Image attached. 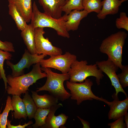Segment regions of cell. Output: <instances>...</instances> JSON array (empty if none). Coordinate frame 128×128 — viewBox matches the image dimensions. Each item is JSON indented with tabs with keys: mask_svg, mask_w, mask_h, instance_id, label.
Instances as JSON below:
<instances>
[{
	"mask_svg": "<svg viewBox=\"0 0 128 128\" xmlns=\"http://www.w3.org/2000/svg\"><path fill=\"white\" fill-rule=\"evenodd\" d=\"M8 7L9 14L14 21L18 29L22 31L27 25V23L14 5L9 3Z\"/></svg>",
	"mask_w": 128,
	"mask_h": 128,
	"instance_id": "obj_20",
	"label": "cell"
},
{
	"mask_svg": "<svg viewBox=\"0 0 128 128\" xmlns=\"http://www.w3.org/2000/svg\"><path fill=\"white\" fill-rule=\"evenodd\" d=\"M77 60V56L69 52L63 55L50 56L40 62L42 67L52 68L61 71L63 73H68L72 64Z\"/></svg>",
	"mask_w": 128,
	"mask_h": 128,
	"instance_id": "obj_7",
	"label": "cell"
},
{
	"mask_svg": "<svg viewBox=\"0 0 128 128\" xmlns=\"http://www.w3.org/2000/svg\"><path fill=\"white\" fill-rule=\"evenodd\" d=\"M127 0H104L102 1V7L97 17L103 19L109 14L114 15L118 13L119 7L122 3Z\"/></svg>",
	"mask_w": 128,
	"mask_h": 128,
	"instance_id": "obj_15",
	"label": "cell"
},
{
	"mask_svg": "<svg viewBox=\"0 0 128 128\" xmlns=\"http://www.w3.org/2000/svg\"><path fill=\"white\" fill-rule=\"evenodd\" d=\"M77 117L79 119L82 124L83 128H90V125L89 122L81 118L79 116H77Z\"/></svg>",
	"mask_w": 128,
	"mask_h": 128,
	"instance_id": "obj_32",
	"label": "cell"
},
{
	"mask_svg": "<svg viewBox=\"0 0 128 128\" xmlns=\"http://www.w3.org/2000/svg\"><path fill=\"white\" fill-rule=\"evenodd\" d=\"M44 28L37 27L34 29L35 47L37 54H43L50 56L61 55L62 49L54 46L49 41V39L44 36L45 33Z\"/></svg>",
	"mask_w": 128,
	"mask_h": 128,
	"instance_id": "obj_8",
	"label": "cell"
},
{
	"mask_svg": "<svg viewBox=\"0 0 128 128\" xmlns=\"http://www.w3.org/2000/svg\"><path fill=\"white\" fill-rule=\"evenodd\" d=\"M87 64L86 60L79 61L76 60L74 61L71 65L68 73L69 76V81L81 83L87 77L93 76L96 78V84L99 85L100 80L104 76L103 72L98 69L96 64L89 65Z\"/></svg>",
	"mask_w": 128,
	"mask_h": 128,
	"instance_id": "obj_5",
	"label": "cell"
},
{
	"mask_svg": "<svg viewBox=\"0 0 128 128\" xmlns=\"http://www.w3.org/2000/svg\"><path fill=\"white\" fill-rule=\"evenodd\" d=\"M113 100L110 102V109L108 114L109 120H116L124 116L128 109V97L123 101L119 100L118 96L114 94L112 96Z\"/></svg>",
	"mask_w": 128,
	"mask_h": 128,
	"instance_id": "obj_11",
	"label": "cell"
},
{
	"mask_svg": "<svg viewBox=\"0 0 128 128\" xmlns=\"http://www.w3.org/2000/svg\"><path fill=\"white\" fill-rule=\"evenodd\" d=\"M122 72L117 74L119 82L123 88L128 86V65H123Z\"/></svg>",
	"mask_w": 128,
	"mask_h": 128,
	"instance_id": "obj_28",
	"label": "cell"
},
{
	"mask_svg": "<svg viewBox=\"0 0 128 128\" xmlns=\"http://www.w3.org/2000/svg\"><path fill=\"white\" fill-rule=\"evenodd\" d=\"M46 56L37 54H32L25 49L22 58L17 63L14 64L9 60H7L6 63L12 70L11 75L16 77L24 74V69L29 68L32 65L40 62Z\"/></svg>",
	"mask_w": 128,
	"mask_h": 128,
	"instance_id": "obj_9",
	"label": "cell"
},
{
	"mask_svg": "<svg viewBox=\"0 0 128 128\" xmlns=\"http://www.w3.org/2000/svg\"><path fill=\"white\" fill-rule=\"evenodd\" d=\"M21 36L27 50L32 54H37L35 42L34 29L30 24L21 31Z\"/></svg>",
	"mask_w": 128,
	"mask_h": 128,
	"instance_id": "obj_18",
	"label": "cell"
},
{
	"mask_svg": "<svg viewBox=\"0 0 128 128\" xmlns=\"http://www.w3.org/2000/svg\"><path fill=\"white\" fill-rule=\"evenodd\" d=\"M12 57L11 54L9 52L0 49V78L4 80L5 89L7 87V82L5 71L4 68V64L5 60H10Z\"/></svg>",
	"mask_w": 128,
	"mask_h": 128,
	"instance_id": "obj_24",
	"label": "cell"
},
{
	"mask_svg": "<svg viewBox=\"0 0 128 128\" xmlns=\"http://www.w3.org/2000/svg\"><path fill=\"white\" fill-rule=\"evenodd\" d=\"M63 0L66 1L68 0Z\"/></svg>",
	"mask_w": 128,
	"mask_h": 128,
	"instance_id": "obj_34",
	"label": "cell"
},
{
	"mask_svg": "<svg viewBox=\"0 0 128 128\" xmlns=\"http://www.w3.org/2000/svg\"><path fill=\"white\" fill-rule=\"evenodd\" d=\"M124 116L121 117L114 122L109 123L108 125L110 128H125L126 126L124 122Z\"/></svg>",
	"mask_w": 128,
	"mask_h": 128,
	"instance_id": "obj_30",
	"label": "cell"
},
{
	"mask_svg": "<svg viewBox=\"0 0 128 128\" xmlns=\"http://www.w3.org/2000/svg\"><path fill=\"white\" fill-rule=\"evenodd\" d=\"M84 10L88 14L94 12L98 14L102 7L101 0H82Z\"/></svg>",
	"mask_w": 128,
	"mask_h": 128,
	"instance_id": "obj_23",
	"label": "cell"
},
{
	"mask_svg": "<svg viewBox=\"0 0 128 128\" xmlns=\"http://www.w3.org/2000/svg\"><path fill=\"white\" fill-rule=\"evenodd\" d=\"M115 25L118 29L123 28L128 31V17L126 13H120L119 17L116 20Z\"/></svg>",
	"mask_w": 128,
	"mask_h": 128,
	"instance_id": "obj_27",
	"label": "cell"
},
{
	"mask_svg": "<svg viewBox=\"0 0 128 128\" xmlns=\"http://www.w3.org/2000/svg\"><path fill=\"white\" fill-rule=\"evenodd\" d=\"M14 110L12 105L11 99L9 96H7L6 105L3 112L0 114V128H6V123L7 117L9 111Z\"/></svg>",
	"mask_w": 128,
	"mask_h": 128,
	"instance_id": "obj_26",
	"label": "cell"
},
{
	"mask_svg": "<svg viewBox=\"0 0 128 128\" xmlns=\"http://www.w3.org/2000/svg\"><path fill=\"white\" fill-rule=\"evenodd\" d=\"M32 97L38 108H50L58 103V100L50 95H38L37 92L31 91Z\"/></svg>",
	"mask_w": 128,
	"mask_h": 128,
	"instance_id": "obj_17",
	"label": "cell"
},
{
	"mask_svg": "<svg viewBox=\"0 0 128 128\" xmlns=\"http://www.w3.org/2000/svg\"><path fill=\"white\" fill-rule=\"evenodd\" d=\"M32 7V13L30 24L34 29L37 27H49L55 30L59 36L68 38L70 37L65 27L66 14L59 18H55L41 12L35 1Z\"/></svg>",
	"mask_w": 128,
	"mask_h": 128,
	"instance_id": "obj_4",
	"label": "cell"
},
{
	"mask_svg": "<svg viewBox=\"0 0 128 128\" xmlns=\"http://www.w3.org/2000/svg\"><path fill=\"white\" fill-rule=\"evenodd\" d=\"M88 13L86 10H74L68 14H66V20L65 22V27L68 32L77 30L81 21L87 17Z\"/></svg>",
	"mask_w": 128,
	"mask_h": 128,
	"instance_id": "obj_14",
	"label": "cell"
},
{
	"mask_svg": "<svg viewBox=\"0 0 128 128\" xmlns=\"http://www.w3.org/2000/svg\"><path fill=\"white\" fill-rule=\"evenodd\" d=\"M41 69L46 74L47 79L44 85L37 88L36 92L48 91L50 95L62 101L71 97L70 93L66 90L64 85L65 81L69 79L68 73L59 74L53 72L49 68L41 67Z\"/></svg>",
	"mask_w": 128,
	"mask_h": 128,
	"instance_id": "obj_2",
	"label": "cell"
},
{
	"mask_svg": "<svg viewBox=\"0 0 128 128\" xmlns=\"http://www.w3.org/2000/svg\"><path fill=\"white\" fill-rule=\"evenodd\" d=\"M23 100L25 105L27 117L29 119L33 118L38 108L28 91L25 93Z\"/></svg>",
	"mask_w": 128,
	"mask_h": 128,
	"instance_id": "obj_22",
	"label": "cell"
},
{
	"mask_svg": "<svg viewBox=\"0 0 128 128\" xmlns=\"http://www.w3.org/2000/svg\"><path fill=\"white\" fill-rule=\"evenodd\" d=\"M44 13L54 18H59L62 16V7L66 1L63 0H38Z\"/></svg>",
	"mask_w": 128,
	"mask_h": 128,
	"instance_id": "obj_13",
	"label": "cell"
},
{
	"mask_svg": "<svg viewBox=\"0 0 128 128\" xmlns=\"http://www.w3.org/2000/svg\"><path fill=\"white\" fill-rule=\"evenodd\" d=\"M127 34L124 31H119L104 39L99 47L100 51L106 54L108 59L121 70L123 49Z\"/></svg>",
	"mask_w": 128,
	"mask_h": 128,
	"instance_id": "obj_3",
	"label": "cell"
},
{
	"mask_svg": "<svg viewBox=\"0 0 128 128\" xmlns=\"http://www.w3.org/2000/svg\"><path fill=\"white\" fill-rule=\"evenodd\" d=\"M11 121L9 119L7 120L6 125L7 128H25L26 127L33 123V122L32 121H29L27 123H25L24 125H21L20 124L18 125H14L11 124Z\"/></svg>",
	"mask_w": 128,
	"mask_h": 128,
	"instance_id": "obj_31",
	"label": "cell"
},
{
	"mask_svg": "<svg viewBox=\"0 0 128 128\" xmlns=\"http://www.w3.org/2000/svg\"><path fill=\"white\" fill-rule=\"evenodd\" d=\"M84 8L82 5V0H69L62 7V11L65 14H68L72 10H82Z\"/></svg>",
	"mask_w": 128,
	"mask_h": 128,
	"instance_id": "obj_25",
	"label": "cell"
},
{
	"mask_svg": "<svg viewBox=\"0 0 128 128\" xmlns=\"http://www.w3.org/2000/svg\"><path fill=\"white\" fill-rule=\"evenodd\" d=\"M11 102L14 111L13 113L14 118L16 119L23 118L26 120L27 115L25 105L20 96L12 95Z\"/></svg>",
	"mask_w": 128,
	"mask_h": 128,
	"instance_id": "obj_19",
	"label": "cell"
},
{
	"mask_svg": "<svg viewBox=\"0 0 128 128\" xmlns=\"http://www.w3.org/2000/svg\"><path fill=\"white\" fill-rule=\"evenodd\" d=\"M2 27L0 25V31ZM0 49L4 51L14 52L15 50L13 43L10 42L5 41L3 42L0 40Z\"/></svg>",
	"mask_w": 128,
	"mask_h": 128,
	"instance_id": "obj_29",
	"label": "cell"
},
{
	"mask_svg": "<svg viewBox=\"0 0 128 128\" xmlns=\"http://www.w3.org/2000/svg\"><path fill=\"white\" fill-rule=\"evenodd\" d=\"M66 84L67 88L70 91L71 99L76 100L78 105L83 101H92L93 99L103 101L109 106V105L110 102L94 94L91 89L93 83L90 79L87 78L84 82L79 83L67 81Z\"/></svg>",
	"mask_w": 128,
	"mask_h": 128,
	"instance_id": "obj_6",
	"label": "cell"
},
{
	"mask_svg": "<svg viewBox=\"0 0 128 128\" xmlns=\"http://www.w3.org/2000/svg\"><path fill=\"white\" fill-rule=\"evenodd\" d=\"M99 69L105 73L110 78L112 85L114 88L115 93H114L116 96L119 92L123 93L127 97V95L121 86L116 72L119 68L112 61L109 59L106 60L97 61L96 62Z\"/></svg>",
	"mask_w": 128,
	"mask_h": 128,
	"instance_id": "obj_10",
	"label": "cell"
},
{
	"mask_svg": "<svg viewBox=\"0 0 128 128\" xmlns=\"http://www.w3.org/2000/svg\"></svg>",
	"mask_w": 128,
	"mask_h": 128,
	"instance_id": "obj_35",
	"label": "cell"
},
{
	"mask_svg": "<svg viewBox=\"0 0 128 128\" xmlns=\"http://www.w3.org/2000/svg\"><path fill=\"white\" fill-rule=\"evenodd\" d=\"M16 7L27 23L31 20L32 13V0H8Z\"/></svg>",
	"mask_w": 128,
	"mask_h": 128,
	"instance_id": "obj_16",
	"label": "cell"
},
{
	"mask_svg": "<svg viewBox=\"0 0 128 128\" xmlns=\"http://www.w3.org/2000/svg\"><path fill=\"white\" fill-rule=\"evenodd\" d=\"M50 111V108H38L33 117L35 122L32 126L33 128H41L45 124L46 120Z\"/></svg>",
	"mask_w": 128,
	"mask_h": 128,
	"instance_id": "obj_21",
	"label": "cell"
},
{
	"mask_svg": "<svg viewBox=\"0 0 128 128\" xmlns=\"http://www.w3.org/2000/svg\"><path fill=\"white\" fill-rule=\"evenodd\" d=\"M40 62L33 65L32 70L29 73L18 76L13 77L9 75L6 77L9 85L6 89L8 94L20 96L28 90L31 85L41 78L46 77L47 74L41 69Z\"/></svg>",
	"mask_w": 128,
	"mask_h": 128,
	"instance_id": "obj_1",
	"label": "cell"
},
{
	"mask_svg": "<svg viewBox=\"0 0 128 128\" xmlns=\"http://www.w3.org/2000/svg\"><path fill=\"white\" fill-rule=\"evenodd\" d=\"M124 119L126 126V128H128V113L127 112L124 116Z\"/></svg>",
	"mask_w": 128,
	"mask_h": 128,
	"instance_id": "obj_33",
	"label": "cell"
},
{
	"mask_svg": "<svg viewBox=\"0 0 128 128\" xmlns=\"http://www.w3.org/2000/svg\"><path fill=\"white\" fill-rule=\"evenodd\" d=\"M62 106V104L59 103L52 106L50 108V111L46 120L45 124L41 128H66L64 126V125L68 117L63 113L58 116H56L55 115L57 109Z\"/></svg>",
	"mask_w": 128,
	"mask_h": 128,
	"instance_id": "obj_12",
	"label": "cell"
}]
</instances>
